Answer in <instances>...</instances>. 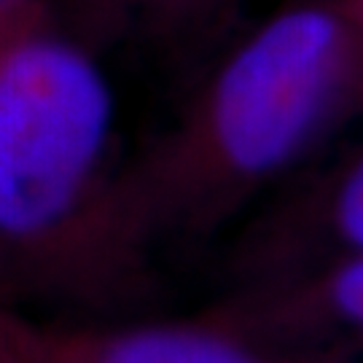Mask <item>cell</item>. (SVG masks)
Listing matches in <instances>:
<instances>
[{
	"instance_id": "cell-5",
	"label": "cell",
	"mask_w": 363,
	"mask_h": 363,
	"mask_svg": "<svg viewBox=\"0 0 363 363\" xmlns=\"http://www.w3.org/2000/svg\"><path fill=\"white\" fill-rule=\"evenodd\" d=\"M331 296H334V304H337L345 318L363 325V256L350 261L337 274Z\"/></svg>"
},
{
	"instance_id": "cell-2",
	"label": "cell",
	"mask_w": 363,
	"mask_h": 363,
	"mask_svg": "<svg viewBox=\"0 0 363 363\" xmlns=\"http://www.w3.org/2000/svg\"><path fill=\"white\" fill-rule=\"evenodd\" d=\"M342 30L318 9L277 16L226 65L213 130L229 164L250 175L283 167L320 116Z\"/></svg>"
},
{
	"instance_id": "cell-6",
	"label": "cell",
	"mask_w": 363,
	"mask_h": 363,
	"mask_svg": "<svg viewBox=\"0 0 363 363\" xmlns=\"http://www.w3.org/2000/svg\"><path fill=\"white\" fill-rule=\"evenodd\" d=\"M27 0H0V19L6 16V13L16 11V9H22Z\"/></svg>"
},
{
	"instance_id": "cell-4",
	"label": "cell",
	"mask_w": 363,
	"mask_h": 363,
	"mask_svg": "<svg viewBox=\"0 0 363 363\" xmlns=\"http://www.w3.org/2000/svg\"><path fill=\"white\" fill-rule=\"evenodd\" d=\"M337 223L352 245L363 250V162L350 172L337 202Z\"/></svg>"
},
{
	"instance_id": "cell-1",
	"label": "cell",
	"mask_w": 363,
	"mask_h": 363,
	"mask_svg": "<svg viewBox=\"0 0 363 363\" xmlns=\"http://www.w3.org/2000/svg\"><path fill=\"white\" fill-rule=\"evenodd\" d=\"M111 89L84 52L46 35L0 40V229L38 234L73 208L111 130Z\"/></svg>"
},
{
	"instance_id": "cell-3",
	"label": "cell",
	"mask_w": 363,
	"mask_h": 363,
	"mask_svg": "<svg viewBox=\"0 0 363 363\" xmlns=\"http://www.w3.org/2000/svg\"><path fill=\"white\" fill-rule=\"evenodd\" d=\"M100 363H261L232 342L191 328H145L118 339Z\"/></svg>"
}]
</instances>
